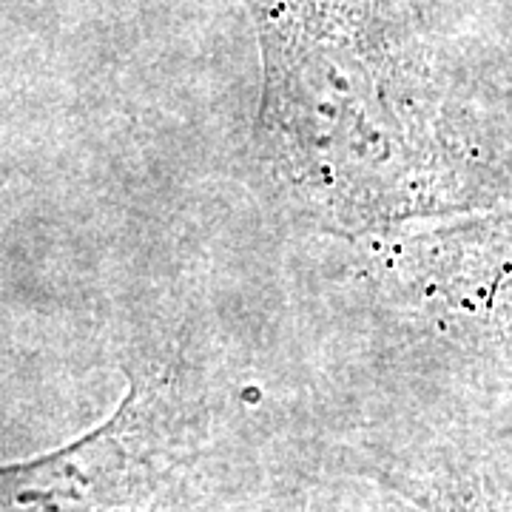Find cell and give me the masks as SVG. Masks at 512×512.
I'll return each instance as SVG.
<instances>
[{"label": "cell", "instance_id": "1", "mask_svg": "<svg viewBox=\"0 0 512 512\" xmlns=\"http://www.w3.org/2000/svg\"><path fill=\"white\" fill-rule=\"evenodd\" d=\"M174 467L171 436L131 393L92 436L0 467V512H160Z\"/></svg>", "mask_w": 512, "mask_h": 512}, {"label": "cell", "instance_id": "2", "mask_svg": "<svg viewBox=\"0 0 512 512\" xmlns=\"http://www.w3.org/2000/svg\"><path fill=\"white\" fill-rule=\"evenodd\" d=\"M427 512H512V456L433 453L390 476Z\"/></svg>", "mask_w": 512, "mask_h": 512}]
</instances>
